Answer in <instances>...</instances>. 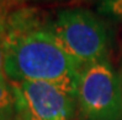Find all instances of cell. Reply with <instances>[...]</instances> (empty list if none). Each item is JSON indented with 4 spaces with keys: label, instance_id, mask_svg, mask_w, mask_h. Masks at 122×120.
<instances>
[{
    "label": "cell",
    "instance_id": "4",
    "mask_svg": "<svg viewBox=\"0 0 122 120\" xmlns=\"http://www.w3.org/2000/svg\"><path fill=\"white\" fill-rule=\"evenodd\" d=\"M20 120H75L76 97L47 82H11Z\"/></svg>",
    "mask_w": 122,
    "mask_h": 120
},
{
    "label": "cell",
    "instance_id": "1",
    "mask_svg": "<svg viewBox=\"0 0 122 120\" xmlns=\"http://www.w3.org/2000/svg\"><path fill=\"white\" fill-rule=\"evenodd\" d=\"M4 72L10 82H47L76 97L79 66L64 52L49 23L31 10L16 11L3 25Z\"/></svg>",
    "mask_w": 122,
    "mask_h": 120
},
{
    "label": "cell",
    "instance_id": "9",
    "mask_svg": "<svg viewBox=\"0 0 122 120\" xmlns=\"http://www.w3.org/2000/svg\"><path fill=\"white\" fill-rule=\"evenodd\" d=\"M0 36H1V32H0Z\"/></svg>",
    "mask_w": 122,
    "mask_h": 120
},
{
    "label": "cell",
    "instance_id": "7",
    "mask_svg": "<svg viewBox=\"0 0 122 120\" xmlns=\"http://www.w3.org/2000/svg\"><path fill=\"white\" fill-rule=\"evenodd\" d=\"M4 44H3V36H0V79L3 77H6L5 76V72H4Z\"/></svg>",
    "mask_w": 122,
    "mask_h": 120
},
{
    "label": "cell",
    "instance_id": "6",
    "mask_svg": "<svg viewBox=\"0 0 122 120\" xmlns=\"http://www.w3.org/2000/svg\"><path fill=\"white\" fill-rule=\"evenodd\" d=\"M97 10L101 15L122 21V0H100Z\"/></svg>",
    "mask_w": 122,
    "mask_h": 120
},
{
    "label": "cell",
    "instance_id": "5",
    "mask_svg": "<svg viewBox=\"0 0 122 120\" xmlns=\"http://www.w3.org/2000/svg\"><path fill=\"white\" fill-rule=\"evenodd\" d=\"M0 120H20L12 84L6 77L0 79Z\"/></svg>",
    "mask_w": 122,
    "mask_h": 120
},
{
    "label": "cell",
    "instance_id": "3",
    "mask_svg": "<svg viewBox=\"0 0 122 120\" xmlns=\"http://www.w3.org/2000/svg\"><path fill=\"white\" fill-rule=\"evenodd\" d=\"M76 103L81 120H122V79L109 58L80 67Z\"/></svg>",
    "mask_w": 122,
    "mask_h": 120
},
{
    "label": "cell",
    "instance_id": "8",
    "mask_svg": "<svg viewBox=\"0 0 122 120\" xmlns=\"http://www.w3.org/2000/svg\"><path fill=\"white\" fill-rule=\"evenodd\" d=\"M121 79H122V69H121Z\"/></svg>",
    "mask_w": 122,
    "mask_h": 120
},
{
    "label": "cell",
    "instance_id": "2",
    "mask_svg": "<svg viewBox=\"0 0 122 120\" xmlns=\"http://www.w3.org/2000/svg\"><path fill=\"white\" fill-rule=\"evenodd\" d=\"M49 28L79 69L109 58V31L94 12L80 8L61 10Z\"/></svg>",
    "mask_w": 122,
    "mask_h": 120
}]
</instances>
